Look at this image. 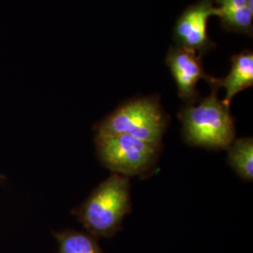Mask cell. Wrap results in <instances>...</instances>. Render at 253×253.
Masks as SVG:
<instances>
[{
    "label": "cell",
    "instance_id": "52a82bcc",
    "mask_svg": "<svg viewBox=\"0 0 253 253\" xmlns=\"http://www.w3.org/2000/svg\"><path fill=\"white\" fill-rule=\"evenodd\" d=\"M231 71L226 77L217 79L212 77L210 85L225 88V97L223 104L230 108V104L235 95L245 90L253 84V53L252 51H243L232 56Z\"/></svg>",
    "mask_w": 253,
    "mask_h": 253
},
{
    "label": "cell",
    "instance_id": "6da1fadb",
    "mask_svg": "<svg viewBox=\"0 0 253 253\" xmlns=\"http://www.w3.org/2000/svg\"><path fill=\"white\" fill-rule=\"evenodd\" d=\"M131 210L128 177L113 173L73 211L77 219L95 237H112L122 228L123 218Z\"/></svg>",
    "mask_w": 253,
    "mask_h": 253
},
{
    "label": "cell",
    "instance_id": "30bf717a",
    "mask_svg": "<svg viewBox=\"0 0 253 253\" xmlns=\"http://www.w3.org/2000/svg\"><path fill=\"white\" fill-rule=\"evenodd\" d=\"M54 235L58 243L56 253H103L97 237L88 233L66 229Z\"/></svg>",
    "mask_w": 253,
    "mask_h": 253
},
{
    "label": "cell",
    "instance_id": "277c9868",
    "mask_svg": "<svg viewBox=\"0 0 253 253\" xmlns=\"http://www.w3.org/2000/svg\"><path fill=\"white\" fill-rule=\"evenodd\" d=\"M162 144L145 142L126 134L95 136L99 161L113 173L145 177L156 167Z\"/></svg>",
    "mask_w": 253,
    "mask_h": 253
},
{
    "label": "cell",
    "instance_id": "ba28073f",
    "mask_svg": "<svg viewBox=\"0 0 253 253\" xmlns=\"http://www.w3.org/2000/svg\"><path fill=\"white\" fill-rule=\"evenodd\" d=\"M218 9L217 17L228 31L253 36V9L247 0H213Z\"/></svg>",
    "mask_w": 253,
    "mask_h": 253
},
{
    "label": "cell",
    "instance_id": "5b68a950",
    "mask_svg": "<svg viewBox=\"0 0 253 253\" xmlns=\"http://www.w3.org/2000/svg\"><path fill=\"white\" fill-rule=\"evenodd\" d=\"M217 15L218 9L213 0H200L189 6L174 26L173 39L176 46L201 56L212 50L215 43L208 36V20Z\"/></svg>",
    "mask_w": 253,
    "mask_h": 253
},
{
    "label": "cell",
    "instance_id": "8fae6325",
    "mask_svg": "<svg viewBox=\"0 0 253 253\" xmlns=\"http://www.w3.org/2000/svg\"><path fill=\"white\" fill-rule=\"evenodd\" d=\"M4 179H5V176L2 173H0V182H3Z\"/></svg>",
    "mask_w": 253,
    "mask_h": 253
},
{
    "label": "cell",
    "instance_id": "7a4b0ae2",
    "mask_svg": "<svg viewBox=\"0 0 253 253\" xmlns=\"http://www.w3.org/2000/svg\"><path fill=\"white\" fill-rule=\"evenodd\" d=\"M217 90L211 85L208 97L180 109L178 118L188 145L218 150L228 149L235 140V119L230 108L217 98Z\"/></svg>",
    "mask_w": 253,
    "mask_h": 253
},
{
    "label": "cell",
    "instance_id": "8992f818",
    "mask_svg": "<svg viewBox=\"0 0 253 253\" xmlns=\"http://www.w3.org/2000/svg\"><path fill=\"white\" fill-rule=\"evenodd\" d=\"M166 64L176 83L181 100H184L186 104L197 102L199 100L197 84L200 80H206L209 84L212 79V76L207 74L204 70L202 56L175 46L169 50Z\"/></svg>",
    "mask_w": 253,
    "mask_h": 253
},
{
    "label": "cell",
    "instance_id": "3957f363",
    "mask_svg": "<svg viewBox=\"0 0 253 253\" xmlns=\"http://www.w3.org/2000/svg\"><path fill=\"white\" fill-rule=\"evenodd\" d=\"M168 118L158 97L127 100L95 126L100 134H126L145 142L162 144Z\"/></svg>",
    "mask_w": 253,
    "mask_h": 253
},
{
    "label": "cell",
    "instance_id": "9c48e42d",
    "mask_svg": "<svg viewBox=\"0 0 253 253\" xmlns=\"http://www.w3.org/2000/svg\"><path fill=\"white\" fill-rule=\"evenodd\" d=\"M227 150L229 165L240 178L252 182L253 179V137L235 139Z\"/></svg>",
    "mask_w": 253,
    "mask_h": 253
}]
</instances>
